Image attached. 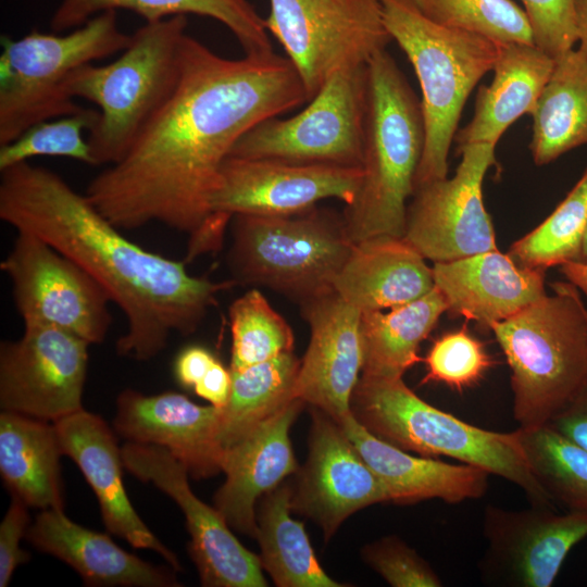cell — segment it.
<instances>
[{"instance_id":"cell-16","label":"cell","mask_w":587,"mask_h":587,"mask_svg":"<svg viewBox=\"0 0 587 587\" xmlns=\"http://www.w3.org/2000/svg\"><path fill=\"white\" fill-rule=\"evenodd\" d=\"M487 550L480 569L486 580L514 587H550L569 552L587 537V513L530 505L484 512Z\"/></svg>"},{"instance_id":"cell-31","label":"cell","mask_w":587,"mask_h":587,"mask_svg":"<svg viewBox=\"0 0 587 587\" xmlns=\"http://www.w3.org/2000/svg\"><path fill=\"white\" fill-rule=\"evenodd\" d=\"M448 304L434 286L423 297L390 309L361 313L362 375L399 378L421 359V342L436 326Z\"/></svg>"},{"instance_id":"cell-17","label":"cell","mask_w":587,"mask_h":587,"mask_svg":"<svg viewBox=\"0 0 587 587\" xmlns=\"http://www.w3.org/2000/svg\"><path fill=\"white\" fill-rule=\"evenodd\" d=\"M362 174V167L228 157L211 210L233 217L295 214L329 198L347 205L358 193Z\"/></svg>"},{"instance_id":"cell-36","label":"cell","mask_w":587,"mask_h":587,"mask_svg":"<svg viewBox=\"0 0 587 587\" xmlns=\"http://www.w3.org/2000/svg\"><path fill=\"white\" fill-rule=\"evenodd\" d=\"M232 332L230 371H238L294 350L286 320L255 288L235 299L228 310Z\"/></svg>"},{"instance_id":"cell-46","label":"cell","mask_w":587,"mask_h":587,"mask_svg":"<svg viewBox=\"0 0 587 587\" xmlns=\"http://www.w3.org/2000/svg\"><path fill=\"white\" fill-rule=\"evenodd\" d=\"M560 271L567 282L575 285L587 300V264L582 262H567L560 265Z\"/></svg>"},{"instance_id":"cell-24","label":"cell","mask_w":587,"mask_h":587,"mask_svg":"<svg viewBox=\"0 0 587 587\" xmlns=\"http://www.w3.org/2000/svg\"><path fill=\"white\" fill-rule=\"evenodd\" d=\"M337 423L384 484L390 502L412 504L440 499L454 504L482 498L487 491L490 473L482 467L413 455L373 435L352 412Z\"/></svg>"},{"instance_id":"cell-39","label":"cell","mask_w":587,"mask_h":587,"mask_svg":"<svg viewBox=\"0 0 587 587\" xmlns=\"http://www.w3.org/2000/svg\"><path fill=\"white\" fill-rule=\"evenodd\" d=\"M422 384L441 383L458 391L476 385L494 365L485 345L463 325L439 336L425 358Z\"/></svg>"},{"instance_id":"cell-38","label":"cell","mask_w":587,"mask_h":587,"mask_svg":"<svg viewBox=\"0 0 587 587\" xmlns=\"http://www.w3.org/2000/svg\"><path fill=\"white\" fill-rule=\"evenodd\" d=\"M98 117V110L85 109L28 128L15 140L0 146V172L40 155L65 157L95 165L83 134L91 130Z\"/></svg>"},{"instance_id":"cell-20","label":"cell","mask_w":587,"mask_h":587,"mask_svg":"<svg viewBox=\"0 0 587 587\" xmlns=\"http://www.w3.org/2000/svg\"><path fill=\"white\" fill-rule=\"evenodd\" d=\"M220 427L221 408L196 404L178 392L147 396L125 389L116 400L114 428L118 435L165 448L195 478L222 471Z\"/></svg>"},{"instance_id":"cell-18","label":"cell","mask_w":587,"mask_h":587,"mask_svg":"<svg viewBox=\"0 0 587 587\" xmlns=\"http://www.w3.org/2000/svg\"><path fill=\"white\" fill-rule=\"evenodd\" d=\"M313 409L310 452L292 488L291 510L320 524L327 540L349 515L390 502V496L340 424Z\"/></svg>"},{"instance_id":"cell-28","label":"cell","mask_w":587,"mask_h":587,"mask_svg":"<svg viewBox=\"0 0 587 587\" xmlns=\"http://www.w3.org/2000/svg\"><path fill=\"white\" fill-rule=\"evenodd\" d=\"M61 455L53 423L1 412L0 473L12 496L28 507L63 509Z\"/></svg>"},{"instance_id":"cell-29","label":"cell","mask_w":587,"mask_h":587,"mask_svg":"<svg viewBox=\"0 0 587 587\" xmlns=\"http://www.w3.org/2000/svg\"><path fill=\"white\" fill-rule=\"evenodd\" d=\"M108 10H128L146 22L187 14L208 16L229 29L245 54L273 51L264 18L249 0H62L51 18V28H76Z\"/></svg>"},{"instance_id":"cell-45","label":"cell","mask_w":587,"mask_h":587,"mask_svg":"<svg viewBox=\"0 0 587 587\" xmlns=\"http://www.w3.org/2000/svg\"><path fill=\"white\" fill-rule=\"evenodd\" d=\"M230 389L232 372L225 369L217 360L193 387L199 397L217 408H223L227 403Z\"/></svg>"},{"instance_id":"cell-33","label":"cell","mask_w":587,"mask_h":587,"mask_svg":"<svg viewBox=\"0 0 587 587\" xmlns=\"http://www.w3.org/2000/svg\"><path fill=\"white\" fill-rule=\"evenodd\" d=\"M299 367L300 360L294 352H288L230 371V395L221 408L220 442L223 450L296 399L294 388Z\"/></svg>"},{"instance_id":"cell-9","label":"cell","mask_w":587,"mask_h":587,"mask_svg":"<svg viewBox=\"0 0 587 587\" xmlns=\"http://www.w3.org/2000/svg\"><path fill=\"white\" fill-rule=\"evenodd\" d=\"M227 261L235 285H258L301 303L333 288L353 242L342 215L317 205L289 215L236 214Z\"/></svg>"},{"instance_id":"cell-41","label":"cell","mask_w":587,"mask_h":587,"mask_svg":"<svg viewBox=\"0 0 587 587\" xmlns=\"http://www.w3.org/2000/svg\"><path fill=\"white\" fill-rule=\"evenodd\" d=\"M534 45L555 59L577 42L575 0H521Z\"/></svg>"},{"instance_id":"cell-15","label":"cell","mask_w":587,"mask_h":587,"mask_svg":"<svg viewBox=\"0 0 587 587\" xmlns=\"http://www.w3.org/2000/svg\"><path fill=\"white\" fill-rule=\"evenodd\" d=\"M124 467L151 482L182 509L190 535L188 551L203 586L265 587L259 555L245 548L222 513L202 502L191 490L188 471L163 447L127 441L122 448Z\"/></svg>"},{"instance_id":"cell-13","label":"cell","mask_w":587,"mask_h":587,"mask_svg":"<svg viewBox=\"0 0 587 587\" xmlns=\"http://www.w3.org/2000/svg\"><path fill=\"white\" fill-rule=\"evenodd\" d=\"M496 146L472 143L453 177L415 187L408 204L403 238L425 259L447 262L496 250L494 226L483 201V182L496 164Z\"/></svg>"},{"instance_id":"cell-30","label":"cell","mask_w":587,"mask_h":587,"mask_svg":"<svg viewBox=\"0 0 587 587\" xmlns=\"http://www.w3.org/2000/svg\"><path fill=\"white\" fill-rule=\"evenodd\" d=\"M532 117L529 149L537 165L587 145V58L578 49L554 59Z\"/></svg>"},{"instance_id":"cell-10","label":"cell","mask_w":587,"mask_h":587,"mask_svg":"<svg viewBox=\"0 0 587 587\" xmlns=\"http://www.w3.org/2000/svg\"><path fill=\"white\" fill-rule=\"evenodd\" d=\"M366 104V64L345 67L298 114L249 129L229 157L362 167Z\"/></svg>"},{"instance_id":"cell-40","label":"cell","mask_w":587,"mask_h":587,"mask_svg":"<svg viewBox=\"0 0 587 587\" xmlns=\"http://www.w3.org/2000/svg\"><path fill=\"white\" fill-rule=\"evenodd\" d=\"M371 566L394 587H439L441 579L416 551L398 538H384L365 551Z\"/></svg>"},{"instance_id":"cell-48","label":"cell","mask_w":587,"mask_h":587,"mask_svg":"<svg viewBox=\"0 0 587 587\" xmlns=\"http://www.w3.org/2000/svg\"><path fill=\"white\" fill-rule=\"evenodd\" d=\"M578 262L587 264V227L584 233V237L582 241V249H580V258Z\"/></svg>"},{"instance_id":"cell-43","label":"cell","mask_w":587,"mask_h":587,"mask_svg":"<svg viewBox=\"0 0 587 587\" xmlns=\"http://www.w3.org/2000/svg\"><path fill=\"white\" fill-rule=\"evenodd\" d=\"M547 424L587 450V382Z\"/></svg>"},{"instance_id":"cell-7","label":"cell","mask_w":587,"mask_h":587,"mask_svg":"<svg viewBox=\"0 0 587 587\" xmlns=\"http://www.w3.org/2000/svg\"><path fill=\"white\" fill-rule=\"evenodd\" d=\"M187 24L186 15L146 22L115 61L70 76L68 93L99 109L87 137L95 165L118 162L173 91Z\"/></svg>"},{"instance_id":"cell-21","label":"cell","mask_w":587,"mask_h":587,"mask_svg":"<svg viewBox=\"0 0 587 587\" xmlns=\"http://www.w3.org/2000/svg\"><path fill=\"white\" fill-rule=\"evenodd\" d=\"M62 454L80 469L93 490L107 529L138 549H150L174 571L177 557L146 526L133 508L122 480L123 459L112 429L84 409L53 422Z\"/></svg>"},{"instance_id":"cell-47","label":"cell","mask_w":587,"mask_h":587,"mask_svg":"<svg viewBox=\"0 0 587 587\" xmlns=\"http://www.w3.org/2000/svg\"><path fill=\"white\" fill-rule=\"evenodd\" d=\"M578 50L587 58V0H575Z\"/></svg>"},{"instance_id":"cell-6","label":"cell","mask_w":587,"mask_h":587,"mask_svg":"<svg viewBox=\"0 0 587 587\" xmlns=\"http://www.w3.org/2000/svg\"><path fill=\"white\" fill-rule=\"evenodd\" d=\"M350 408L367 430L400 449L423 457L445 455L482 467L521 488L530 505L554 508L534 476L514 432L484 429L433 407L402 377L362 375Z\"/></svg>"},{"instance_id":"cell-5","label":"cell","mask_w":587,"mask_h":587,"mask_svg":"<svg viewBox=\"0 0 587 587\" xmlns=\"http://www.w3.org/2000/svg\"><path fill=\"white\" fill-rule=\"evenodd\" d=\"M385 26L412 64L422 91L424 149L415 187L447 177L448 153L467 97L492 71L501 45L439 25L411 0H379Z\"/></svg>"},{"instance_id":"cell-27","label":"cell","mask_w":587,"mask_h":587,"mask_svg":"<svg viewBox=\"0 0 587 587\" xmlns=\"http://www.w3.org/2000/svg\"><path fill=\"white\" fill-rule=\"evenodd\" d=\"M554 66V59L535 45H501L489 86L476 95L474 114L457 132V149L497 142L521 116L533 113Z\"/></svg>"},{"instance_id":"cell-23","label":"cell","mask_w":587,"mask_h":587,"mask_svg":"<svg viewBox=\"0 0 587 587\" xmlns=\"http://www.w3.org/2000/svg\"><path fill=\"white\" fill-rule=\"evenodd\" d=\"M303 404L294 399L224 450L222 471L226 479L214 496V507L229 526L253 538L258 498L297 471L289 429Z\"/></svg>"},{"instance_id":"cell-3","label":"cell","mask_w":587,"mask_h":587,"mask_svg":"<svg viewBox=\"0 0 587 587\" xmlns=\"http://www.w3.org/2000/svg\"><path fill=\"white\" fill-rule=\"evenodd\" d=\"M362 179L342 214L350 240L403 237L408 198L414 191L425 140L421 101L386 51L366 63Z\"/></svg>"},{"instance_id":"cell-32","label":"cell","mask_w":587,"mask_h":587,"mask_svg":"<svg viewBox=\"0 0 587 587\" xmlns=\"http://www.w3.org/2000/svg\"><path fill=\"white\" fill-rule=\"evenodd\" d=\"M292 488L277 486L266 494L259 514L255 538L262 566L280 587H339L321 567L304 526L290 516Z\"/></svg>"},{"instance_id":"cell-44","label":"cell","mask_w":587,"mask_h":587,"mask_svg":"<svg viewBox=\"0 0 587 587\" xmlns=\"http://www.w3.org/2000/svg\"><path fill=\"white\" fill-rule=\"evenodd\" d=\"M215 361V357L208 349L199 346L188 347L175 361V376L180 385L193 388Z\"/></svg>"},{"instance_id":"cell-2","label":"cell","mask_w":587,"mask_h":587,"mask_svg":"<svg viewBox=\"0 0 587 587\" xmlns=\"http://www.w3.org/2000/svg\"><path fill=\"white\" fill-rule=\"evenodd\" d=\"M0 173V218L77 263L123 312L127 329L116 341L118 355L154 358L171 334L193 333L217 295L235 285L193 276L186 261L135 243L47 167L27 161Z\"/></svg>"},{"instance_id":"cell-12","label":"cell","mask_w":587,"mask_h":587,"mask_svg":"<svg viewBox=\"0 0 587 587\" xmlns=\"http://www.w3.org/2000/svg\"><path fill=\"white\" fill-rule=\"evenodd\" d=\"M0 268L10 279L24 325L43 324L88 344L102 342L110 329L112 302L83 267L39 237L17 232Z\"/></svg>"},{"instance_id":"cell-11","label":"cell","mask_w":587,"mask_h":587,"mask_svg":"<svg viewBox=\"0 0 587 587\" xmlns=\"http://www.w3.org/2000/svg\"><path fill=\"white\" fill-rule=\"evenodd\" d=\"M264 22L301 79L308 102L336 72L366 64L392 40L379 0H270Z\"/></svg>"},{"instance_id":"cell-35","label":"cell","mask_w":587,"mask_h":587,"mask_svg":"<svg viewBox=\"0 0 587 587\" xmlns=\"http://www.w3.org/2000/svg\"><path fill=\"white\" fill-rule=\"evenodd\" d=\"M587 227V168L555 210L516 240L509 253L522 265L548 268L578 262Z\"/></svg>"},{"instance_id":"cell-22","label":"cell","mask_w":587,"mask_h":587,"mask_svg":"<svg viewBox=\"0 0 587 587\" xmlns=\"http://www.w3.org/2000/svg\"><path fill=\"white\" fill-rule=\"evenodd\" d=\"M432 271L447 312L488 330L546 295V270L522 265L498 249L435 262Z\"/></svg>"},{"instance_id":"cell-1","label":"cell","mask_w":587,"mask_h":587,"mask_svg":"<svg viewBox=\"0 0 587 587\" xmlns=\"http://www.w3.org/2000/svg\"><path fill=\"white\" fill-rule=\"evenodd\" d=\"M308 102L286 57H222L185 35L176 85L127 153L86 197L120 229L161 223L189 235L186 261L220 249L227 222L211 210L235 143L258 123Z\"/></svg>"},{"instance_id":"cell-26","label":"cell","mask_w":587,"mask_h":587,"mask_svg":"<svg viewBox=\"0 0 587 587\" xmlns=\"http://www.w3.org/2000/svg\"><path fill=\"white\" fill-rule=\"evenodd\" d=\"M334 290L360 312L392 309L434 288L425 258L403 237L377 236L353 243Z\"/></svg>"},{"instance_id":"cell-4","label":"cell","mask_w":587,"mask_h":587,"mask_svg":"<svg viewBox=\"0 0 587 587\" xmlns=\"http://www.w3.org/2000/svg\"><path fill=\"white\" fill-rule=\"evenodd\" d=\"M490 324L511 370L519 427L547 424L587 382V308L570 282Z\"/></svg>"},{"instance_id":"cell-25","label":"cell","mask_w":587,"mask_h":587,"mask_svg":"<svg viewBox=\"0 0 587 587\" xmlns=\"http://www.w3.org/2000/svg\"><path fill=\"white\" fill-rule=\"evenodd\" d=\"M26 538L37 549L67 563L89 586H180L167 569L123 550L107 534L74 523L63 509L41 510Z\"/></svg>"},{"instance_id":"cell-42","label":"cell","mask_w":587,"mask_h":587,"mask_svg":"<svg viewBox=\"0 0 587 587\" xmlns=\"http://www.w3.org/2000/svg\"><path fill=\"white\" fill-rule=\"evenodd\" d=\"M27 504L12 496V502L0 524V587H7L15 569L30 555L20 547L28 529Z\"/></svg>"},{"instance_id":"cell-37","label":"cell","mask_w":587,"mask_h":587,"mask_svg":"<svg viewBox=\"0 0 587 587\" xmlns=\"http://www.w3.org/2000/svg\"><path fill=\"white\" fill-rule=\"evenodd\" d=\"M433 22L500 45H534L523 9L512 0H411Z\"/></svg>"},{"instance_id":"cell-34","label":"cell","mask_w":587,"mask_h":587,"mask_svg":"<svg viewBox=\"0 0 587 587\" xmlns=\"http://www.w3.org/2000/svg\"><path fill=\"white\" fill-rule=\"evenodd\" d=\"M538 483L552 501L587 513V450L549 424L514 430Z\"/></svg>"},{"instance_id":"cell-8","label":"cell","mask_w":587,"mask_h":587,"mask_svg":"<svg viewBox=\"0 0 587 587\" xmlns=\"http://www.w3.org/2000/svg\"><path fill=\"white\" fill-rule=\"evenodd\" d=\"M117 11H103L65 35L36 29L2 39L0 55V146L28 128L85 109L66 85L77 68L126 49L132 35L117 25Z\"/></svg>"},{"instance_id":"cell-14","label":"cell","mask_w":587,"mask_h":587,"mask_svg":"<svg viewBox=\"0 0 587 587\" xmlns=\"http://www.w3.org/2000/svg\"><path fill=\"white\" fill-rule=\"evenodd\" d=\"M0 346V407L52 423L83 409L88 344L43 324Z\"/></svg>"},{"instance_id":"cell-19","label":"cell","mask_w":587,"mask_h":587,"mask_svg":"<svg viewBox=\"0 0 587 587\" xmlns=\"http://www.w3.org/2000/svg\"><path fill=\"white\" fill-rule=\"evenodd\" d=\"M310 326V342L294 388V397L339 422L363 367L361 313L334 289L300 303Z\"/></svg>"}]
</instances>
